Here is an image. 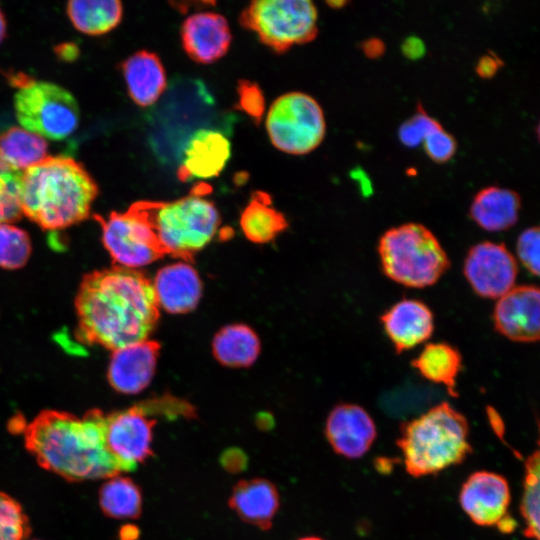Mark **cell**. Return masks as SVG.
Instances as JSON below:
<instances>
[{
    "instance_id": "7",
    "label": "cell",
    "mask_w": 540,
    "mask_h": 540,
    "mask_svg": "<svg viewBox=\"0 0 540 540\" xmlns=\"http://www.w3.org/2000/svg\"><path fill=\"white\" fill-rule=\"evenodd\" d=\"M318 12L309 0H256L242 10L239 22L275 52L312 41Z\"/></svg>"
},
{
    "instance_id": "36",
    "label": "cell",
    "mask_w": 540,
    "mask_h": 540,
    "mask_svg": "<svg viewBox=\"0 0 540 540\" xmlns=\"http://www.w3.org/2000/svg\"><path fill=\"white\" fill-rule=\"evenodd\" d=\"M440 123L429 116L425 110L418 111L399 128L398 136L402 144L407 147H416L423 144L426 136Z\"/></svg>"
},
{
    "instance_id": "27",
    "label": "cell",
    "mask_w": 540,
    "mask_h": 540,
    "mask_svg": "<svg viewBox=\"0 0 540 540\" xmlns=\"http://www.w3.org/2000/svg\"><path fill=\"white\" fill-rule=\"evenodd\" d=\"M66 13L75 29L86 35L99 36L119 25L123 6L117 0L69 1Z\"/></svg>"
},
{
    "instance_id": "40",
    "label": "cell",
    "mask_w": 540,
    "mask_h": 540,
    "mask_svg": "<svg viewBox=\"0 0 540 540\" xmlns=\"http://www.w3.org/2000/svg\"><path fill=\"white\" fill-rule=\"evenodd\" d=\"M403 54L410 59H418L425 53V46L421 39L409 37L402 44Z\"/></svg>"
},
{
    "instance_id": "23",
    "label": "cell",
    "mask_w": 540,
    "mask_h": 540,
    "mask_svg": "<svg viewBox=\"0 0 540 540\" xmlns=\"http://www.w3.org/2000/svg\"><path fill=\"white\" fill-rule=\"evenodd\" d=\"M521 209L517 192L499 186H488L474 196L469 213L483 230L501 232L516 224Z\"/></svg>"
},
{
    "instance_id": "2",
    "label": "cell",
    "mask_w": 540,
    "mask_h": 540,
    "mask_svg": "<svg viewBox=\"0 0 540 540\" xmlns=\"http://www.w3.org/2000/svg\"><path fill=\"white\" fill-rule=\"evenodd\" d=\"M106 414L91 409L82 417L44 410L24 426L26 448L40 466L69 481L108 479L125 472L107 448Z\"/></svg>"
},
{
    "instance_id": "35",
    "label": "cell",
    "mask_w": 540,
    "mask_h": 540,
    "mask_svg": "<svg viewBox=\"0 0 540 540\" xmlns=\"http://www.w3.org/2000/svg\"><path fill=\"white\" fill-rule=\"evenodd\" d=\"M516 253L526 270L540 277V225L522 231L517 238Z\"/></svg>"
},
{
    "instance_id": "31",
    "label": "cell",
    "mask_w": 540,
    "mask_h": 540,
    "mask_svg": "<svg viewBox=\"0 0 540 540\" xmlns=\"http://www.w3.org/2000/svg\"><path fill=\"white\" fill-rule=\"evenodd\" d=\"M537 448L525 462V478L521 513L525 522V535L540 540V422Z\"/></svg>"
},
{
    "instance_id": "13",
    "label": "cell",
    "mask_w": 540,
    "mask_h": 540,
    "mask_svg": "<svg viewBox=\"0 0 540 540\" xmlns=\"http://www.w3.org/2000/svg\"><path fill=\"white\" fill-rule=\"evenodd\" d=\"M459 501L474 523L511 531L512 521L507 516L510 491L503 476L487 471L471 474L462 485Z\"/></svg>"
},
{
    "instance_id": "11",
    "label": "cell",
    "mask_w": 540,
    "mask_h": 540,
    "mask_svg": "<svg viewBox=\"0 0 540 540\" xmlns=\"http://www.w3.org/2000/svg\"><path fill=\"white\" fill-rule=\"evenodd\" d=\"M463 273L478 296L499 299L515 286L518 265L504 244L483 241L467 252Z\"/></svg>"
},
{
    "instance_id": "28",
    "label": "cell",
    "mask_w": 540,
    "mask_h": 540,
    "mask_svg": "<svg viewBox=\"0 0 540 540\" xmlns=\"http://www.w3.org/2000/svg\"><path fill=\"white\" fill-rule=\"evenodd\" d=\"M48 153L45 138L13 126L0 134V158L12 169L23 172L44 160Z\"/></svg>"
},
{
    "instance_id": "12",
    "label": "cell",
    "mask_w": 540,
    "mask_h": 540,
    "mask_svg": "<svg viewBox=\"0 0 540 540\" xmlns=\"http://www.w3.org/2000/svg\"><path fill=\"white\" fill-rule=\"evenodd\" d=\"M155 424L156 420L148 418L140 406L106 414L107 448L125 472L135 470L153 455Z\"/></svg>"
},
{
    "instance_id": "9",
    "label": "cell",
    "mask_w": 540,
    "mask_h": 540,
    "mask_svg": "<svg viewBox=\"0 0 540 540\" xmlns=\"http://www.w3.org/2000/svg\"><path fill=\"white\" fill-rule=\"evenodd\" d=\"M265 127L274 147L291 155L314 151L326 134V121L318 101L304 92L285 93L270 105Z\"/></svg>"
},
{
    "instance_id": "19",
    "label": "cell",
    "mask_w": 540,
    "mask_h": 540,
    "mask_svg": "<svg viewBox=\"0 0 540 540\" xmlns=\"http://www.w3.org/2000/svg\"><path fill=\"white\" fill-rule=\"evenodd\" d=\"M384 332L397 353L428 340L434 331L431 309L417 299H402L380 317Z\"/></svg>"
},
{
    "instance_id": "8",
    "label": "cell",
    "mask_w": 540,
    "mask_h": 540,
    "mask_svg": "<svg viewBox=\"0 0 540 540\" xmlns=\"http://www.w3.org/2000/svg\"><path fill=\"white\" fill-rule=\"evenodd\" d=\"M14 109L22 128L51 140L67 138L79 125L75 97L52 82L22 81L14 96Z\"/></svg>"
},
{
    "instance_id": "10",
    "label": "cell",
    "mask_w": 540,
    "mask_h": 540,
    "mask_svg": "<svg viewBox=\"0 0 540 540\" xmlns=\"http://www.w3.org/2000/svg\"><path fill=\"white\" fill-rule=\"evenodd\" d=\"M94 219L101 227L103 245L114 265L137 269L165 255L149 224L131 207L106 217L96 214Z\"/></svg>"
},
{
    "instance_id": "41",
    "label": "cell",
    "mask_w": 540,
    "mask_h": 540,
    "mask_svg": "<svg viewBox=\"0 0 540 540\" xmlns=\"http://www.w3.org/2000/svg\"><path fill=\"white\" fill-rule=\"evenodd\" d=\"M362 49L367 57L376 58L384 53L385 45L380 39L372 38L362 44Z\"/></svg>"
},
{
    "instance_id": "44",
    "label": "cell",
    "mask_w": 540,
    "mask_h": 540,
    "mask_svg": "<svg viewBox=\"0 0 540 540\" xmlns=\"http://www.w3.org/2000/svg\"><path fill=\"white\" fill-rule=\"evenodd\" d=\"M298 540H323L319 537H314V536H310V537H303V538H300Z\"/></svg>"
},
{
    "instance_id": "15",
    "label": "cell",
    "mask_w": 540,
    "mask_h": 540,
    "mask_svg": "<svg viewBox=\"0 0 540 540\" xmlns=\"http://www.w3.org/2000/svg\"><path fill=\"white\" fill-rule=\"evenodd\" d=\"M325 435L336 454L355 459L370 449L377 431L372 417L363 407L342 403L330 411Z\"/></svg>"
},
{
    "instance_id": "33",
    "label": "cell",
    "mask_w": 540,
    "mask_h": 540,
    "mask_svg": "<svg viewBox=\"0 0 540 540\" xmlns=\"http://www.w3.org/2000/svg\"><path fill=\"white\" fill-rule=\"evenodd\" d=\"M21 175L0 158V224L15 222L22 216Z\"/></svg>"
},
{
    "instance_id": "30",
    "label": "cell",
    "mask_w": 540,
    "mask_h": 540,
    "mask_svg": "<svg viewBox=\"0 0 540 540\" xmlns=\"http://www.w3.org/2000/svg\"><path fill=\"white\" fill-rule=\"evenodd\" d=\"M436 393L423 386L406 385L397 387L383 394L379 404L381 409L390 417L408 419L419 416L434 405Z\"/></svg>"
},
{
    "instance_id": "3",
    "label": "cell",
    "mask_w": 540,
    "mask_h": 540,
    "mask_svg": "<svg viewBox=\"0 0 540 540\" xmlns=\"http://www.w3.org/2000/svg\"><path fill=\"white\" fill-rule=\"evenodd\" d=\"M98 193L82 163L68 156H48L22 172V215L43 230L66 229L91 215Z\"/></svg>"
},
{
    "instance_id": "5",
    "label": "cell",
    "mask_w": 540,
    "mask_h": 540,
    "mask_svg": "<svg viewBox=\"0 0 540 540\" xmlns=\"http://www.w3.org/2000/svg\"><path fill=\"white\" fill-rule=\"evenodd\" d=\"M151 227L163 253L191 262L220 225L215 204L200 192L170 202L138 201L130 206Z\"/></svg>"
},
{
    "instance_id": "42",
    "label": "cell",
    "mask_w": 540,
    "mask_h": 540,
    "mask_svg": "<svg viewBox=\"0 0 540 540\" xmlns=\"http://www.w3.org/2000/svg\"><path fill=\"white\" fill-rule=\"evenodd\" d=\"M6 33H7L6 19H5V15L2 9L0 8V44L5 39Z\"/></svg>"
},
{
    "instance_id": "6",
    "label": "cell",
    "mask_w": 540,
    "mask_h": 540,
    "mask_svg": "<svg viewBox=\"0 0 540 540\" xmlns=\"http://www.w3.org/2000/svg\"><path fill=\"white\" fill-rule=\"evenodd\" d=\"M377 250L384 274L409 288L435 284L450 267L438 238L419 223L388 229L380 237Z\"/></svg>"
},
{
    "instance_id": "45",
    "label": "cell",
    "mask_w": 540,
    "mask_h": 540,
    "mask_svg": "<svg viewBox=\"0 0 540 540\" xmlns=\"http://www.w3.org/2000/svg\"><path fill=\"white\" fill-rule=\"evenodd\" d=\"M536 132H537L538 139H539V141H540V121H539V123H538V125H537Z\"/></svg>"
},
{
    "instance_id": "16",
    "label": "cell",
    "mask_w": 540,
    "mask_h": 540,
    "mask_svg": "<svg viewBox=\"0 0 540 540\" xmlns=\"http://www.w3.org/2000/svg\"><path fill=\"white\" fill-rule=\"evenodd\" d=\"M231 156V143L223 131L206 127L196 131L182 149L177 176L187 182L218 176Z\"/></svg>"
},
{
    "instance_id": "4",
    "label": "cell",
    "mask_w": 540,
    "mask_h": 540,
    "mask_svg": "<svg viewBox=\"0 0 540 540\" xmlns=\"http://www.w3.org/2000/svg\"><path fill=\"white\" fill-rule=\"evenodd\" d=\"M397 445L407 473L423 477L462 463L471 453L468 422L448 402L402 423Z\"/></svg>"
},
{
    "instance_id": "34",
    "label": "cell",
    "mask_w": 540,
    "mask_h": 540,
    "mask_svg": "<svg viewBox=\"0 0 540 540\" xmlns=\"http://www.w3.org/2000/svg\"><path fill=\"white\" fill-rule=\"evenodd\" d=\"M29 532L28 519L20 504L0 492V540H25Z\"/></svg>"
},
{
    "instance_id": "22",
    "label": "cell",
    "mask_w": 540,
    "mask_h": 540,
    "mask_svg": "<svg viewBox=\"0 0 540 540\" xmlns=\"http://www.w3.org/2000/svg\"><path fill=\"white\" fill-rule=\"evenodd\" d=\"M121 71L128 94L138 106L154 105L167 88L164 66L153 52H135L121 63Z\"/></svg>"
},
{
    "instance_id": "14",
    "label": "cell",
    "mask_w": 540,
    "mask_h": 540,
    "mask_svg": "<svg viewBox=\"0 0 540 540\" xmlns=\"http://www.w3.org/2000/svg\"><path fill=\"white\" fill-rule=\"evenodd\" d=\"M492 319L495 330L520 343L540 340V287L514 286L497 299Z\"/></svg>"
},
{
    "instance_id": "17",
    "label": "cell",
    "mask_w": 540,
    "mask_h": 540,
    "mask_svg": "<svg viewBox=\"0 0 540 540\" xmlns=\"http://www.w3.org/2000/svg\"><path fill=\"white\" fill-rule=\"evenodd\" d=\"M160 344L144 340L112 351L107 378L123 394H137L151 382L157 364Z\"/></svg>"
},
{
    "instance_id": "38",
    "label": "cell",
    "mask_w": 540,
    "mask_h": 540,
    "mask_svg": "<svg viewBox=\"0 0 540 540\" xmlns=\"http://www.w3.org/2000/svg\"><path fill=\"white\" fill-rule=\"evenodd\" d=\"M422 145L428 157L437 163L449 161L457 148L455 138L441 124L426 136Z\"/></svg>"
},
{
    "instance_id": "39",
    "label": "cell",
    "mask_w": 540,
    "mask_h": 540,
    "mask_svg": "<svg viewBox=\"0 0 540 540\" xmlns=\"http://www.w3.org/2000/svg\"><path fill=\"white\" fill-rule=\"evenodd\" d=\"M503 66V61L495 54H486L479 58L476 65L477 74L485 79L493 77Z\"/></svg>"
},
{
    "instance_id": "32",
    "label": "cell",
    "mask_w": 540,
    "mask_h": 540,
    "mask_svg": "<svg viewBox=\"0 0 540 540\" xmlns=\"http://www.w3.org/2000/svg\"><path fill=\"white\" fill-rule=\"evenodd\" d=\"M32 252L28 233L12 223L0 224V267L19 269L23 267Z\"/></svg>"
},
{
    "instance_id": "25",
    "label": "cell",
    "mask_w": 540,
    "mask_h": 540,
    "mask_svg": "<svg viewBox=\"0 0 540 540\" xmlns=\"http://www.w3.org/2000/svg\"><path fill=\"white\" fill-rule=\"evenodd\" d=\"M240 227L245 237L253 243L273 241L288 228L285 215L272 205L271 197L255 191L240 216Z\"/></svg>"
},
{
    "instance_id": "37",
    "label": "cell",
    "mask_w": 540,
    "mask_h": 540,
    "mask_svg": "<svg viewBox=\"0 0 540 540\" xmlns=\"http://www.w3.org/2000/svg\"><path fill=\"white\" fill-rule=\"evenodd\" d=\"M237 94L238 109L259 124L265 114V97L262 89L250 80H239Z\"/></svg>"
},
{
    "instance_id": "18",
    "label": "cell",
    "mask_w": 540,
    "mask_h": 540,
    "mask_svg": "<svg viewBox=\"0 0 540 540\" xmlns=\"http://www.w3.org/2000/svg\"><path fill=\"white\" fill-rule=\"evenodd\" d=\"M180 35L186 54L201 64H211L222 58L232 41L227 20L215 12H198L188 16L183 21Z\"/></svg>"
},
{
    "instance_id": "24",
    "label": "cell",
    "mask_w": 540,
    "mask_h": 540,
    "mask_svg": "<svg viewBox=\"0 0 540 540\" xmlns=\"http://www.w3.org/2000/svg\"><path fill=\"white\" fill-rule=\"evenodd\" d=\"M411 364L425 379L442 385L450 396H458L456 386L462 356L457 348L444 342L429 343Z\"/></svg>"
},
{
    "instance_id": "20",
    "label": "cell",
    "mask_w": 540,
    "mask_h": 540,
    "mask_svg": "<svg viewBox=\"0 0 540 540\" xmlns=\"http://www.w3.org/2000/svg\"><path fill=\"white\" fill-rule=\"evenodd\" d=\"M152 284L159 308L172 314L194 310L202 295L201 279L194 267L185 261L159 269Z\"/></svg>"
},
{
    "instance_id": "29",
    "label": "cell",
    "mask_w": 540,
    "mask_h": 540,
    "mask_svg": "<svg viewBox=\"0 0 540 540\" xmlns=\"http://www.w3.org/2000/svg\"><path fill=\"white\" fill-rule=\"evenodd\" d=\"M99 504L110 518L137 519L142 513L141 489L131 478L116 475L101 486Z\"/></svg>"
},
{
    "instance_id": "43",
    "label": "cell",
    "mask_w": 540,
    "mask_h": 540,
    "mask_svg": "<svg viewBox=\"0 0 540 540\" xmlns=\"http://www.w3.org/2000/svg\"><path fill=\"white\" fill-rule=\"evenodd\" d=\"M329 5L332 6L333 8H339L338 6L339 5H345V2L343 1H333V2H329Z\"/></svg>"
},
{
    "instance_id": "1",
    "label": "cell",
    "mask_w": 540,
    "mask_h": 540,
    "mask_svg": "<svg viewBox=\"0 0 540 540\" xmlns=\"http://www.w3.org/2000/svg\"><path fill=\"white\" fill-rule=\"evenodd\" d=\"M75 310L76 337L111 351L147 340L160 316L152 281L117 265L83 276Z\"/></svg>"
},
{
    "instance_id": "26",
    "label": "cell",
    "mask_w": 540,
    "mask_h": 540,
    "mask_svg": "<svg viewBox=\"0 0 540 540\" xmlns=\"http://www.w3.org/2000/svg\"><path fill=\"white\" fill-rule=\"evenodd\" d=\"M260 340L247 325L231 324L221 328L212 341L216 360L228 367H249L259 356Z\"/></svg>"
},
{
    "instance_id": "21",
    "label": "cell",
    "mask_w": 540,
    "mask_h": 540,
    "mask_svg": "<svg viewBox=\"0 0 540 540\" xmlns=\"http://www.w3.org/2000/svg\"><path fill=\"white\" fill-rule=\"evenodd\" d=\"M228 504L242 521L261 530H269L280 499L277 487L271 481L252 478L234 485Z\"/></svg>"
}]
</instances>
